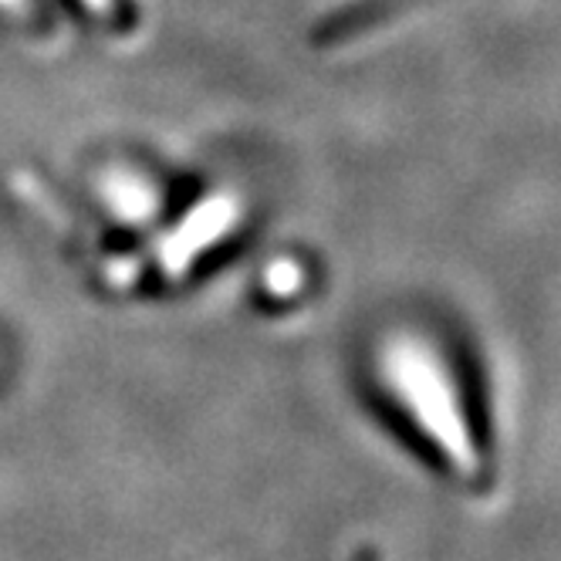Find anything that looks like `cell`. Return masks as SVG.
<instances>
[{"label":"cell","instance_id":"1","mask_svg":"<svg viewBox=\"0 0 561 561\" xmlns=\"http://www.w3.org/2000/svg\"><path fill=\"white\" fill-rule=\"evenodd\" d=\"M386 376L392 389L407 399V407L423 423V430H430L433 444H439V450L460 463V470H470V436L460 420L457 399L450 396L447 373L439 369L436 358L420 342H392L386 352Z\"/></svg>","mask_w":561,"mask_h":561},{"label":"cell","instance_id":"2","mask_svg":"<svg viewBox=\"0 0 561 561\" xmlns=\"http://www.w3.org/2000/svg\"><path fill=\"white\" fill-rule=\"evenodd\" d=\"M240 217V204L233 193H214L190 207V214L159 240V267L167 274H183L207 248L233 230Z\"/></svg>","mask_w":561,"mask_h":561},{"label":"cell","instance_id":"3","mask_svg":"<svg viewBox=\"0 0 561 561\" xmlns=\"http://www.w3.org/2000/svg\"><path fill=\"white\" fill-rule=\"evenodd\" d=\"M102 199L115 217L136 220V224L149 220L159 210V190L146 176L129 173V170H112L102 180Z\"/></svg>","mask_w":561,"mask_h":561},{"label":"cell","instance_id":"4","mask_svg":"<svg viewBox=\"0 0 561 561\" xmlns=\"http://www.w3.org/2000/svg\"><path fill=\"white\" fill-rule=\"evenodd\" d=\"M264 288L277 298H288L301 288V267L295 261H274L264 274Z\"/></svg>","mask_w":561,"mask_h":561},{"label":"cell","instance_id":"5","mask_svg":"<svg viewBox=\"0 0 561 561\" xmlns=\"http://www.w3.org/2000/svg\"><path fill=\"white\" fill-rule=\"evenodd\" d=\"M82 8H85L89 14L102 18V21L115 18V0H82Z\"/></svg>","mask_w":561,"mask_h":561},{"label":"cell","instance_id":"6","mask_svg":"<svg viewBox=\"0 0 561 561\" xmlns=\"http://www.w3.org/2000/svg\"><path fill=\"white\" fill-rule=\"evenodd\" d=\"M24 0H0V11H21Z\"/></svg>","mask_w":561,"mask_h":561},{"label":"cell","instance_id":"7","mask_svg":"<svg viewBox=\"0 0 561 561\" xmlns=\"http://www.w3.org/2000/svg\"><path fill=\"white\" fill-rule=\"evenodd\" d=\"M363 561H376V554H363Z\"/></svg>","mask_w":561,"mask_h":561}]
</instances>
